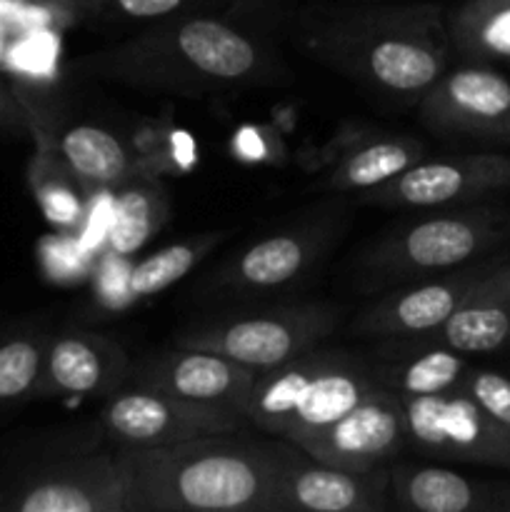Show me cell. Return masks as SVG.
Instances as JSON below:
<instances>
[{
	"label": "cell",
	"mask_w": 510,
	"mask_h": 512,
	"mask_svg": "<svg viewBox=\"0 0 510 512\" xmlns=\"http://www.w3.org/2000/svg\"><path fill=\"white\" fill-rule=\"evenodd\" d=\"M248 430L163 448H118L130 480V512H280L285 478L305 453Z\"/></svg>",
	"instance_id": "1"
},
{
	"label": "cell",
	"mask_w": 510,
	"mask_h": 512,
	"mask_svg": "<svg viewBox=\"0 0 510 512\" xmlns=\"http://www.w3.org/2000/svg\"><path fill=\"white\" fill-rule=\"evenodd\" d=\"M310 58L378 93L423 98L445 73L448 25L433 3H315L298 20Z\"/></svg>",
	"instance_id": "2"
},
{
	"label": "cell",
	"mask_w": 510,
	"mask_h": 512,
	"mask_svg": "<svg viewBox=\"0 0 510 512\" xmlns=\"http://www.w3.org/2000/svg\"><path fill=\"white\" fill-rule=\"evenodd\" d=\"M90 63L93 75L188 95L240 88L268 73V55L253 35L200 13L158 20Z\"/></svg>",
	"instance_id": "3"
},
{
	"label": "cell",
	"mask_w": 510,
	"mask_h": 512,
	"mask_svg": "<svg viewBox=\"0 0 510 512\" xmlns=\"http://www.w3.org/2000/svg\"><path fill=\"white\" fill-rule=\"evenodd\" d=\"M375 388H380L375 365L345 350L313 348L290 363L260 373L243 415L258 433L275 435L300 448Z\"/></svg>",
	"instance_id": "4"
},
{
	"label": "cell",
	"mask_w": 510,
	"mask_h": 512,
	"mask_svg": "<svg viewBox=\"0 0 510 512\" xmlns=\"http://www.w3.org/2000/svg\"><path fill=\"white\" fill-rule=\"evenodd\" d=\"M338 320L340 310L333 305H288L195 325L180 333L175 345L210 350L243 368L265 373L318 348L320 340L333 335Z\"/></svg>",
	"instance_id": "5"
},
{
	"label": "cell",
	"mask_w": 510,
	"mask_h": 512,
	"mask_svg": "<svg viewBox=\"0 0 510 512\" xmlns=\"http://www.w3.org/2000/svg\"><path fill=\"white\" fill-rule=\"evenodd\" d=\"M508 230V218L495 210L430 215L380 240L365 263L370 275L380 278H425L460 268L505 238Z\"/></svg>",
	"instance_id": "6"
},
{
	"label": "cell",
	"mask_w": 510,
	"mask_h": 512,
	"mask_svg": "<svg viewBox=\"0 0 510 512\" xmlns=\"http://www.w3.org/2000/svg\"><path fill=\"white\" fill-rule=\"evenodd\" d=\"M100 420L105 435L120 448H163L250 428L240 410L175 398L138 385L110 393Z\"/></svg>",
	"instance_id": "7"
},
{
	"label": "cell",
	"mask_w": 510,
	"mask_h": 512,
	"mask_svg": "<svg viewBox=\"0 0 510 512\" xmlns=\"http://www.w3.org/2000/svg\"><path fill=\"white\" fill-rule=\"evenodd\" d=\"M10 512H130V480L120 450L60 460L0 493Z\"/></svg>",
	"instance_id": "8"
},
{
	"label": "cell",
	"mask_w": 510,
	"mask_h": 512,
	"mask_svg": "<svg viewBox=\"0 0 510 512\" xmlns=\"http://www.w3.org/2000/svg\"><path fill=\"white\" fill-rule=\"evenodd\" d=\"M408 445L435 458L510 470V435L465 390L403 400Z\"/></svg>",
	"instance_id": "9"
},
{
	"label": "cell",
	"mask_w": 510,
	"mask_h": 512,
	"mask_svg": "<svg viewBox=\"0 0 510 512\" xmlns=\"http://www.w3.org/2000/svg\"><path fill=\"white\" fill-rule=\"evenodd\" d=\"M405 445L408 428L403 400L380 385L328 430L300 445V450L325 465L375 470L393 463Z\"/></svg>",
	"instance_id": "10"
},
{
	"label": "cell",
	"mask_w": 510,
	"mask_h": 512,
	"mask_svg": "<svg viewBox=\"0 0 510 512\" xmlns=\"http://www.w3.org/2000/svg\"><path fill=\"white\" fill-rule=\"evenodd\" d=\"M510 185V158L493 153L420 160L363 195L365 203L395 208H440Z\"/></svg>",
	"instance_id": "11"
},
{
	"label": "cell",
	"mask_w": 510,
	"mask_h": 512,
	"mask_svg": "<svg viewBox=\"0 0 510 512\" xmlns=\"http://www.w3.org/2000/svg\"><path fill=\"white\" fill-rule=\"evenodd\" d=\"M258 375L225 355L175 345V350L150 355L135 365L128 373V380L138 388L160 390L198 403L225 405L243 413Z\"/></svg>",
	"instance_id": "12"
},
{
	"label": "cell",
	"mask_w": 510,
	"mask_h": 512,
	"mask_svg": "<svg viewBox=\"0 0 510 512\" xmlns=\"http://www.w3.org/2000/svg\"><path fill=\"white\" fill-rule=\"evenodd\" d=\"M130 363L118 343L98 333L68 330L50 335L40 373L38 398H88L105 395L128 380Z\"/></svg>",
	"instance_id": "13"
},
{
	"label": "cell",
	"mask_w": 510,
	"mask_h": 512,
	"mask_svg": "<svg viewBox=\"0 0 510 512\" xmlns=\"http://www.w3.org/2000/svg\"><path fill=\"white\" fill-rule=\"evenodd\" d=\"M420 118L435 130L495 138L510 120V80L488 68L443 73L420 98Z\"/></svg>",
	"instance_id": "14"
},
{
	"label": "cell",
	"mask_w": 510,
	"mask_h": 512,
	"mask_svg": "<svg viewBox=\"0 0 510 512\" xmlns=\"http://www.w3.org/2000/svg\"><path fill=\"white\" fill-rule=\"evenodd\" d=\"M490 268H470L445 278L415 283L405 290H395L380 303L370 305L355 320V333L368 338L405 340L438 330L458 310L465 295Z\"/></svg>",
	"instance_id": "15"
},
{
	"label": "cell",
	"mask_w": 510,
	"mask_h": 512,
	"mask_svg": "<svg viewBox=\"0 0 510 512\" xmlns=\"http://www.w3.org/2000/svg\"><path fill=\"white\" fill-rule=\"evenodd\" d=\"M390 500V470H350L305 455L280 490V512H383Z\"/></svg>",
	"instance_id": "16"
},
{
	"label": "cell",
	"mask_w": 510,
	"mask_h": 512,
	"mask_svg": "<svg viewBox=\"0 0 510 512\" xmlns=\"http://www.w3.org/2000/svg\"><path fill=\"white\" fill-rule=\"evenodd\" d=\"M335 233L338 228L333 220H318L313 225L268 235L230 260L220 270L218 285L245 293L283 288L313 268Z\"/></svg>",
	"instance_id": "17"
},
{
	"label": "cell",
	"mask_w": 510,
	"mask_h": 512,
	"mask_svg": "<svg viewBox=\"0 0 510 512\" xmlns=\"http://www.w3.org/2000/svg\"><path fill=\"white\" fill-rule=\"evenodd\" d=\"M460 355L498 353L510 343V263L490 268L438 330L415 335Z\"/></svg>",
	"instance_id": "18"
},
{
	"label": "cell",
	"mask_w": 510,
	"mask_h": 512,
	"mask_svg": "<svg viewBox=\"0 0 510 512\" xmlns=\"http://www.w3.org/2000/svg\"><path fill=\"white\" fill-rule=\"evenodd\" d=\"M383 355L385 363L375 365V375L400 400L458 390L470 373L465 355L420 338L388 340Z\"/></svg>",
	"instance_id": "19"
},
{
	"label": "cell",
	"mask_w": 510,
	"mask_h": 512,
	"mask_svg": "<svg viewBox=\"0 0 510 512\" xmlns=\"http://www.w3.org/2000/svg\"><path fill=\"white\" fill-rule=\"evenodd\" d=\"M503 490L475 483L445 468H395L390 470V500L410 512H483L510 510L500 500Z\"/></svg>",
	"instance_id": "20"
},
{
	"label": "cell",
	"mask_w": 510,
	"mask_h": 512,
	"mask_svg": "<svg viewBox=\"0 0 510 512\" xmlns=\"http://www.w3.org/2000/svg\"><path fill=\"white\" fill-rule=\"evenodd\" d=\"M58 158L68 165L80 183L95 188H115L135 178L138 160L118 135L98 125H73L60 135L55 145Z\"/></svg>",
	"instance_id": "21"
},
{
	"label": "cell",
	"mask_w": 510,
	"mask_h": 512,
	"mask_svg": "<svg viewBox=\"0 0 510 512\" xmlns=\"http://www.w3.org/2000/svg\"><path fill=\"white\" fill-rule=\"evenodd\" d=\"M423 155V145L415 140H378L350 153L330 175V188L338 193H368L420 163Z\"/></svg>",
	"instance_id": "22"
},
{
	"label": "cell",
	"mask_w": 510,
	"mask_h": 512,
	"mask_svg": "<svg viewBox=\"0 0 510 512\" xmlns=\"http://www.w3.org/2000/svg\"><path fill=\"white\" fill-rule=\"evenodd\" d=\"M448 38L478 58H510V0H468L448 23Z\"/></svg>",
	"instance_id": "23"
},
{
	"label": "cell",
	"mask_w": 510,
	"mask_h": 512,
	"mask_svg": "<svg viewBox=\"0 0 510 512\" xmlns=\"http://www.w3.org/2000/svg\"><path fill=\"white\" fill-rule=\"evenodd\" d=\"M168 215L163 190L150 183H130L115 200L108 243L115 255H130L143 248Z\"/></svg>",
	"instance_id": "24"
},
{
	"label": "cell",
	"mask_w": 510,
	"mask_h": 512,
	"mask_svg": "<svg viewBox=\"0 0 510 512\" xmlns=\"http://www.w3.org/2000/svg\"><path fill=\"white\" fill-rule=\"evenodd\" d=\"M75 175L68 165L58 158V153L40 150L38 158L30 165V185L45 218L58 228H73L83 218V198L75 188Z\"/></svg>",
	"instance_id": "25"
},
{
	"label": "cell",
	"mask_w": 510,
	"mask_h": 512,
	"mask_svg": "<svg viewBox=\"0 0 510 512\" xmlns=\"http://www.w3.org/2000/svg\"><path fill=\"white\" fill-rule=\"evenodd\" d=\"M215 243H218V238L185 240V243L160 248L158 253L140 260L128 275L130 298H150V295L163 293L165 288L185 278Z\"/></svg>",
	"instance_id": "26"
},
{
	"label": "cell",
	"mask_w": 510,
	"mask_h": 512,
	"mask_svg": "<svg viewBox=\"0 0 510 512\" xmlns=\"http://www.w3.org/2000/svg\"><path fill=\"white\" fill-rule=\"evenodd\" d=\"M50 335L18 333L0 338V403L35 395Z\"/></svg>",
	"instance_id": "27"
},
{
	"label": "cell",
	"mask_w": 510,
	"mask_h": 512,
	"mask_svg": "<svg viewBox=\"0 0 510 512\" xmlns=\"http://www.w3.org/2000/svg\"><path fill=\"white\" fill-rule=\"evenodd\" d=\"M220 0H90L85 8L98 13L100 18L135 20V23H150V20L175 18L185 13H200L203 8L218 5Z\"/></svg>",
	"instance_id": "28"
},
{
	"label": "cell",
	"mask_w": 510,
	"mask_h": 512,
	"mask_svg": "<svg viewBox=\"0 0 510 512\" xmlns=\"http://www.w3.org/2000/svg\"><path fill=\"white\" fill-rule=\"evenodd\" d=\"M460 390L470 395L498 428L510 435V378L498 370H473L463 380Z\"/></svg>",
	"instance_id": "29"
},
{
	"label": "cell",
	"mask_w": 510,
	"mask_h": 512,
	"mask_svg": "<svg viewBox=\"0 0 510 512\" xmlns=\"http://www.w3.org/2000/svg\"><path fill=\"white\" fill-rule=\"evenodd\" d=\"M18 115V103H15L13 93L5 88V83L0 80V123H8Z\"/></svg>",
	"instance_id": "30"
},
{
	"label": "cell",
	"mask_w": 510,
	"mask_h": 512,
	"mask_svg": "<svg viewBox=\"0 0 510 512\" xmlns=\"http://www.w3.org/2000/svg\"><path fill=\"white\" fill-rule=\"evenodd\" d=\"M318 3H400V0H318Z\"/></svg>",
	"instance_id": "31"
},
{
	"label": "cell",
	"mask_w": 510,
	"mask_h": 512,
	"mask_svg": "<svg viewBox=\"0 0 510 512\" xmlns=\"http://www.w3.org/2000/svg\"><path fill=\"white\" fill-rule=\"evenodd\" d=\"M35 3H48V5H85L90 0H35Z\"/></svg>",
	"instance_id": "32"
},
{
	"label": "cell",
	"mask_w": 510,
	"mask_h": 512,
	"mask_svg": "<svg viewBox=\"0 0 510 512\" xmlns=\"http://www.w3.org/2000/svg\"><path fill=\"white\" fill-rule=\"evenodd\" d=\"M495 138H500V140H510V120H508V123L503 125V128H500V133L495 135Z\"/></svg>",
	"instance_id": "33"
}]
</instances>
